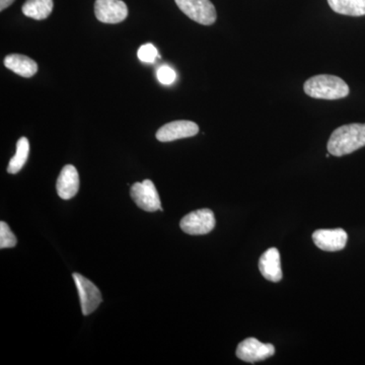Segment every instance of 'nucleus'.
<instances>
[{
    "instance_id": "nucleus-8",
    "label": "nucleus",
    "mask_w": 365,
    "mask_h": 365,
    "mask_svg": "<svg viewBox=\"0 0 365 365\" xmlns=\"http://www.w3.org/2000/svg\"><path fill=\"white\" fill-rule=\"evenodd\" d=\"M95 14L104 24H119L128 16V7L122 0H96Z\"/></svg>"
},
{
    "instance_id": "nucleus-7",
    "label": "nucleus",
    "mask_w": 365,
    "mask_h": 365,
    "mask_svg": "<svg viewBox=\"0 0 365 365\" xmlns=\"http://www.w3.org/2000/svg\"><path fill=\"white\" fill-rule=\"evenodd\" d=\"M275 354V348L272 344H264L256 338H248L240 343L237 348V359L245 362L255 364L263 361Z\"/></svg>"
},
{
    "instance_id": "nucleus-12",
    "label": "nucleus",
    "mask_w": 365,
    "mask_h": 365,
    "mask_svg": "<svg viewBox=\"0 0 365 365\" xmlns=\"http://www.w3.org/2000/svg\"><path fill=\"white\" fill-rule=\"evenodd\" d=\"M259 270L263 277L272 282L282 279L280 254L276 248H270L262 255L259 260Z\"/></svg>"
},
{
    "instance_id": "nucleus-18",
    "label": "nucleus",
    "mask_w": 365,
    "mask_h": 365,
    "mask_svg": "<svg viewBox=\"0 0 365 365\" xmlns=\"http://www.w3.org/2000/svg\"><path fill=\"white\" fill-rule=\"evenodd\" d=\"M137 56H138L140 61L145 62V63H153L158 57H160L158 55L157 48L150 43L141 46L138 52H137Z\"/></svg>"
},
{
    "instance_id": "nucleus-5",
    "label": "nucleus",
    "mask_w": 365,
    "mask_h": 365,
    "mask_svg": "<svg viewBox=\"0 0 365 365\" xmlns=\"http://www.w3.org/2000/svg\"><path fill=\"white\" fill-rule=\"evenodd\" d=\"M130 195L132 200L139 208L148 212L163 211L160 195L155 184L150 180H144L143 182H135L131 187Z\"/></svg>"
},
{
    "instance_id": "nucleus-2",
    "label": "nucleus",
    "mask_w": 365,
    "mask_h": 365,
    "mask_svg": "<svg viewBox=\"0 0 365 365\" xmlns=\"http://www.w3.org/2000/svg\"><path fill=\"white\" fill-rule=\"evenodd\" d=\"M304 90L309 97L321 100H339L349 95L347 83L342 78L329 74H321L307 79Z\"/></svg>"
},
{
    "instance_id": "nucleus-17",
    "label": "nucleus",
    "mask_w": 365,
    "mask_h": 365,
    "mask_svg": "<svg viewBox=\"0 0 365 365\" xmlns=\"http://www.w3.org/2000/svg\"><path fill=\"white\" fill-rule=\"evenodd\" d=\"M16 237L6 222H0V249L14 248L16 245Z\"/></svg>"
},
{
    "instance_id": "nucleus-6",
    "label": "nucleus",
    "mask_w": 365,
    "mask_h": 365,
    "mask_svg": "<svg viewBox=\"0 0 365 365\" xmlns=\"http://www.w3.org/2000/svg\"><path fill=\"white\" fill-rule=\"evenodd\" d=\"M72 277H73L76 288H78L81 311H83V316H88L93 313L103 302L102 294L91 280L83 277L81 274L73 273Z\"/></svg>"
},
{
    "instance_id": "nucleus-3",
    "label": "nucleus",
    "mask_w": 365,
    "mask_h": 365,
    "mask_svg": "<svg viewBox=\"0 0 365 365\" xmlns=\"http://www.w3.org/2000/svg\"><path fill=\"white\" fill-rule=\"evenodd\" d=\"M175 2L192 21L203 26L215 23L217 14L210 0H175Z\"/></svg>"
},
{
    "instance_id": "nucleus-14",
    "label": "nucleus",
    "mask_w": 365,
    "mask_h": 365,
    "mask_svg": "<svg viewBox=\"0 0 365 365\" xmlns=\"http://www.w3.org/2000/svg\"><path fill=\"white\" fill-rule=\"evenodd\" d=\"M53 7V0H26L21 11L28 18L42 21L51 14Z\"/></svg>"
},
{
    "instance_id": "nucleus-1",
    "label": "nucleus",
    "mask_w": 365,
    "mask_h": 365,
    "mask_svg": "<svg viewBox=\"0 0 365 365\" xmlns=\"http://www.w3.org/2000/svg\"><path fill=\"white\" fill-rule=\"evenodd\" d=\"M365 146V124L344 125L336 129L328 141V151L334 157L350 155Z\"/></svg>"
},
{
    "instance_id": "nucleus-4",
    "label": "nucleus",
    "mask_w": 365,
    "mask_h": 365,
    "mask_svg": "<svg viewBox=\"0 0 365 365\" xmlns=\"http://www.w3.org/2000/svg\"><path fill=\"white\" fill-rule=\"evenodd\" d=\"M215 216L212 210L204 208L193 211L182 218V232L192 235L209 234L215 227Z\"/></svg>"
},
{
    "instance_id": "nucleus-10",
    "label": "nucleus",
    "mask_w": 365,
    "mask_h": 365,
    "mask_svg": "<svg viewBox=\"0 0 365 365\" xmlns=\"http://www.w3.org/2000/svg\"><path fill=\"white\" fill-rule=\"evenodd\" d=\"M314 245L326 252L341 251L347 244L348 235L342 228L335 230H318L314 232Z\"/></svg>"
},
{
    "instance_id": "nucleus-20",
    "label": "nucleus",
    "mask_w": 365,
    "mask_h": 365,
    "mask_svg": "<svg viewBox=\"0 0 365 365\" xmlns=\"http://www.w3.org/2000/svg\"><path fill=\"white\" fill-rule=\"evenodd\" d=\"M14 2V0H0V11H4L7 7L11 6Z\"/></svg>"
},
{
    "instance_id": "nucleus-16",
    "label": "nucleus",
    "mask_w": 365,
    "mask_h": 365,
    "mask_svg": "<svg viewBox=\"0 0 365 365\" xmlns=\"http://www.w3.org/2000/svg\"><path fill=\"white\" fill-rule=\"evenodd\" d=\"M30 153V143L26 137H21L16 143V153L11 158L7 167V173L9 174H18L28 160Z\"/></svg>"
},
{
    "instance_id": "nucleus-11",
    "label": "nucleus",
    "mask_w": 365,
    "mask_h": 365,
    "mask_svg": "<svg viewBox=\"0 0 365 365\" xmlns=\"http://www.w3.org/2000/svg\"><path fill=\"white\" fill-rule=\"evenodd\" d=\"M57 193L63 200H69L78 194L79 190V175L78 170L72 165H66L60 173L56 182Z\"/></svg>"
},
{
    "instance_id": "nucleus-9",
    "label": "nucleus",
    "mask_w": 365,
    "mask_h": 365,
    "mask_svg": "<svg viewBox=\"0 0 365 365\" xmlns=\"http://www.w3.org/2000/svg\"><path fill=\"white\" fill-rule=\"evenodd\" d=\"M198 132V125L194 122L180 120L163 125L157 132V138L160 143H170L178 139L195 136Z\"/></svg>"
},
{
    "instance_id": "nucleus-19",
    "label": "nucleus",
    "mask_w": 365,
    "mask_h": 365,
    "mask_svg": "<svg viewBox=\"0 0 365 365\" xmlns=\"http://www.w3.org/2000/svg\"><path fill=\"white\" fill-rule=\"evenodd\" d=\"M158 79L162 85L170 86L174 83L177 79V73L172 67L163 66L157 72Z\"/></svg>"
},
{
    "instance_id": "nucleus-13",
    "label": "nucleus",
    "mask_w": 365,
    "mask_h": 365,
    "mask_svg": "<svg viewBox=\"0 0 365 365\" xmlns=\"http://www.w3.org/2000/svg\"><path fill=\"white\" fill-rule=\"evenodd\" d=\"M4 66L23 78H32L38 71V64L30 57L21 54L6 56L4 59Z\"/></svg>"
},
{
    "instance_id": "nucleus-15",
    "label": "nucleus",
    "mask_w": 365,
    "mask_h": 365,
    "mask_svg": "<svg viewBox=\"0 0 365 365\" xmlns=\"http://www.w3.org/2000/svg\"><path fill=\"white\" fill-rule=\"evenodd\" d=\"M335 13L350 16H365V0H328Z\"/></svg>"
}]
</instances>
